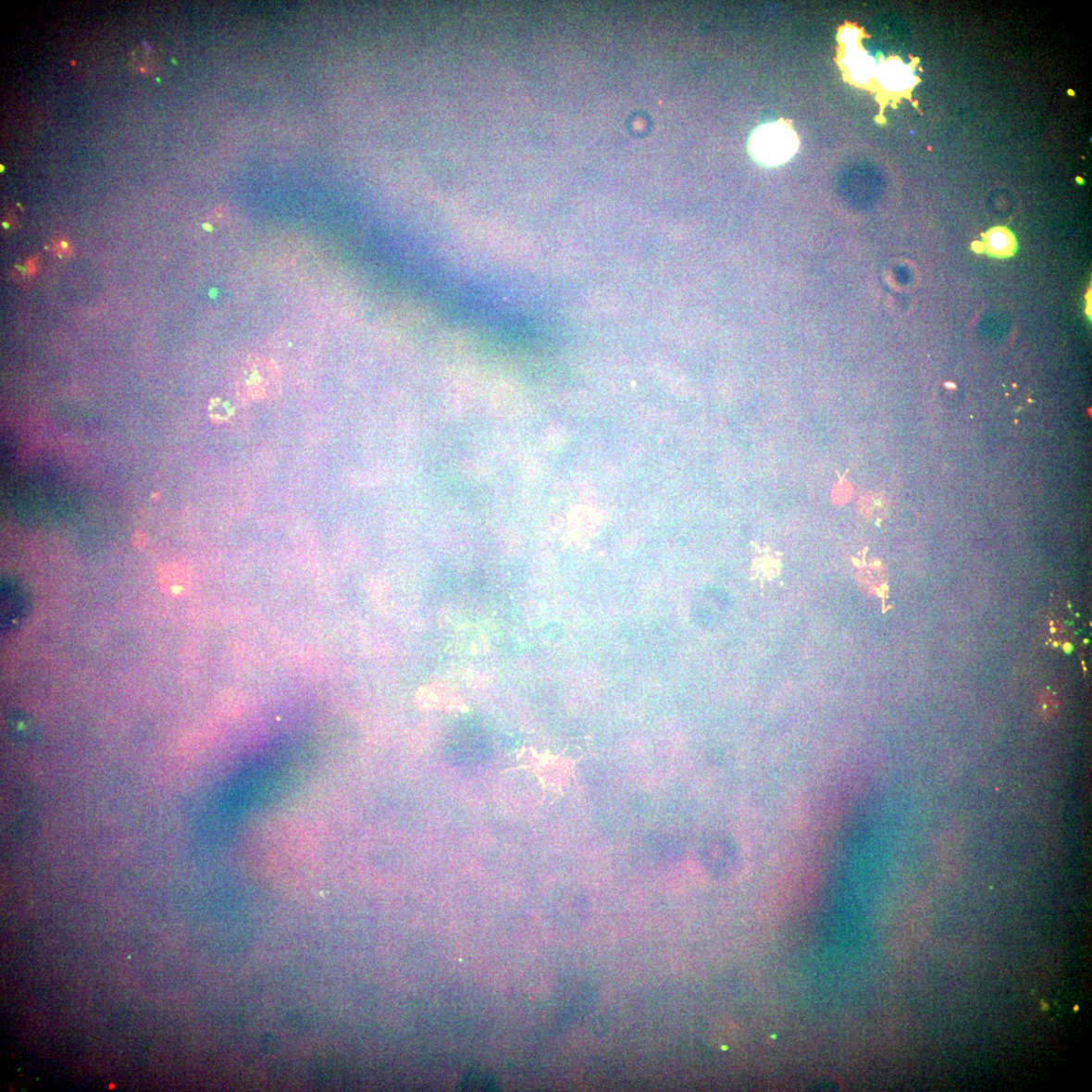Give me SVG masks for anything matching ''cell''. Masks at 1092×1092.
Returning a JSON list of instances; mask_svg holds the SVG:
<instances>
[{"label": "cell", "mask_w": 1092, "mask_h": 1092, "mask_svg": "<svg viewBox=\"0 0 1092 1092\" xmlns=\"http://www.w3.org/2000/svg\"><path fill=\"white\" fill-rule=\"evenodd\" d=\"M280 390L281 371L271 358H249L239 370L236 391L242 402L272 400L279 395Z\"/></svg>", "instance_id": "6da1fadb"}, {"label": "cell", "mask_w": 1092, "mask_h": 1092, "mask_svg": "<svg viewBox=\"0 0 1092 1092\" xmlns=\"http://www.w3.org/2000/svg\"><path fill=\"white\" fill-rule=\"evenodd\" d=\"M799 148V139L790 126L782 123L759 128L751 140L753 156L766 166L788 161Z\"/></svg>", "instance_id": "7a4b0ae2"}, {"label": "cell", "mask_w": 1092, "mask_h": 1092, "mask_svg": "<svg viewBox=\"0 0 1092 1092\" xmlns=\"http://www.w3.org/2000/svg\"><path fill=\"white\" fill-rule=\"evenodd\" d=\"M2 603V630L9 632L24 624L31 610V596L27 588L13 577H6L0 587Z\"/></svg>", "instance_id": "3957f363"}, {"label": "cell", "mask_w": 1092, "mask_h": 1092, "mask_svg": "<svg viewBox=\"0 0 1092 1092\" xmlns=\"http://www.w3.org/2000/svg\"><path fill=\"white\" fill-rule=\"evenodd\" d=\"M860 31L857 29H845L840 39L845 43L846 56L844 58L845 67L848 68L851 80L860 84H866L873 79H876L878 64L867 52L857 48Z\"/></svg>", "instance_id": "277c9868"}, {"label": "cell", "mask_w": 1092, "mask_h": 1092, "mask_svg": "<svg viewBox=\"0 0 1092 1092\" xmlns=\"http://www.w3.org/2000/svg\"><path fill=\"white\" fill-rule=\"evenodd\" d=\"M876 79L887 93H908L920 80L916 79L911 65L899 58L882 60L878 64Z\"/></svg>", "instance_id": "5b68a950"}, {"label": "cell", "mask_w": 1092, "mask_h": 1092, "mask_svg": "<svg viewBox=\"0 0 1092 1092\" xmlns=\"http://www.w3.org/2000/svg\"><path fill=\"white\" fill-rule=\"evenodd\" d=\"M416 704L424 712H432V710L463 712V710H466L465 703L460 695L441 685L421 688L416 696Z\"/></svg>", "instance_id": "8992f818"}, {"label": "cell", "mask_w": 1092, "mask_h": 1092, "mask_svg": "<svg viewBox=\"0 0 1092 1092\" xmlns=\"http://www.w3.org/2000/svg\"><path fill=\"white\" fill-rule=\"evenodd\" d=\"M531 769L542 783L543 788H551L561 791L571 769L570 763L560 759L532 760L528 766L516 769Z\"/></svg>", "instance_id": "52a82bcc"}, {"label": "cell", "mask_w": 1092, "mask_h": 1092, "mask_svg": "<svg viewBox=\"0 0 1092 1092\" xmlns=\"http://www.w3.org/2000/svg\"><path fill=\"white\" fill-rule=\"evenodd\" d=\"M985 246L987 253L996 257H1010L1013 255L1015 249H1017V242L1012 233L1006 228L998 227L992 229L985 236Z\"/></svg>", "instance_id": "ba28073f"}, {"label": "cell", "mask_w": 1092, "mask_h": 1092, "mask_svg": "<svg viewBox=\"0 0 1092 1092\" xmlns=\"http://www.w3.org/2000/svg\"><path fill=\"white\" fill-rule=\"evenodd\" d=\"M235 414V407L231 402L222 398H215L209 403V417L217 424L230 421Z\"/></svg>", "instance_id": "9c48e42d"}, {"label": "cell", "mask_w": 1092, "mask_h": 1092, "mask_svg": "<svg viewBox=\"0 0 1092 1092\" xmlns=\"http://www.w3.org/2000/svg\"><path fill=\"white\" fill-rule=\"evenodd\" d=\"M461 1088L463 1090H493L495 1081L487 1074H469L462 1081Z\"/></svg>", "instance_id": "30bf717a"}]
</instances>
